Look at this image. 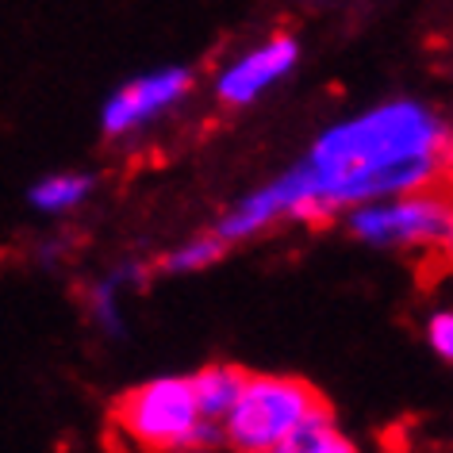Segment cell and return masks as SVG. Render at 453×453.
I'll return each instance as SVG.
<instances>
[{
    "mask_svg": "<svg viewBox=\"0 0 453 453\" xmlns=\"http://www.w3.org/2000/svg\"><path fill=\"white\" fill-rule=\"evenodd\" d=\"M453 127L411 96L380 100L331 123L285 173L226 208L215 223L231 246L277 223H323L361 203L430 188L449 177Z\"/></svg>",
    "mask_w": 453,
    "mask_h": 453,
    "instance_id": "obj_1",
    "label": "cell"
},
{
    "mask_svg": "<svg viewBox=\"0 0 453 453\" xmlns=\"http://www.w3.org/2000/svg\"><path fill=\"white\" fill-rule=\"evenodd\" d=\"M111 423L139 449L157 453H188L226 446L223 423L203 415V407L188 377H154L134 384L111 403Z\"/></svg>",
    "mask_w": 453,
    "mask_h": 453,
    "instance_id": "obj_2",
    "label": "cell"
},
{
    "mask_svg": "<svg viewBox=\"0 0 453 453\" xmlns=\"http://www.w3.org/2000/svg\"><path fill=\"white\" fill-rule=\"evenodd\" d=\"M346 231L377 250H418L453 262V185H430L346 211Z\"/></svg>",
    "mask_w": 453,
    "mask_h": 453,
    "instance_id": "obj_3",
    "label": "cell"
},
{
    "mask_svg": "<svg viewBox=\"0 0 453 453\" xmlns=\"http://www.w3.org/2000/svg\"><path fill=\"white\" fill-rule=\"evenodd\" d=\"M323 407V395L300 377L250 372L239 403L223 418L226 446L242 453H285L296 430Z\"/></svg>",
    "mask_w": 453,
    "mask_h": 453,
    "instance_id": "obj_4",
    "label": "cell"
},
{
    "mask_svg": "<svg viewBox=\"0 0 453 453\" xmlns=\"http://www.w3.org/2000/svg\"><path fill=\"white\" fill-rule=\"evenodd\" d=\"M192 81L196 77L185 65H162V70L131 77L100 108V131H104V139H127V134H139L142 127H150L154 119L173 111L192 93Z\"/></svg>",
    "mask_w": 453,
    "mask_h": 453,
    "instance_id": "obj_5",
    "label": "cell"
},
{
    "mask_svg": "<svg viewBox=\"0 0 453 453\" xmlns=\"http://www.w3.org/2000/svg\"><path fill=\"white\" fill-rule=\"evenodd\" d=\"M296 65H300V39L288 35V31H277L265 42H257V47L226 62L215 73L211 93L226 108H246L254 100H262L269 88H277Z\"/></svg>",
    "mask_w": 453,
    "mask_h": 453,
    "instance_id": "obj_6",
    "label": "cell"
},
{
    "mask_svg": "<svg viewBox=\"0 0 453 453\" xmlns=\"http://www.w3.org/2000/svg\"><path fill=\"white\" fill-rule=\"evenodd\" d=\"M246 377H250V372L239 369V365H203V369L192 372V388H196L203 415L215 418V423H223V418L231 415V407L239 403Z\"/></svg>",
    "mask_w": 453,
    "mask_h": 453,
    "instance_id": "obj_7",
    "label": "cell"
},
{
    "mask_svg": "<svg viewBox=\"0 0 453 453\" xmlns=\"http://www.w3.org/2000/svg\"><path fill=\"white\" fill-rule=\"evenodd\" d=\"M93 185H96L93 173H50L27 188V203L39 215H65L93 196Z\"/></svg>",
    "mask_w": 453,
    "mask_h": 453,
    "instance_id": "obj_8",
    "label": "cell"
},
{
    "mask_svg": "<svg viewBox=\"0 0 453 453\" xmlns=\"http://www.w3.org/2000/svg\"><path fill=\"white\" fill-rule=\"evenodd\" d=\"M226 250H231V242L211 226L208 234H192V239L177 242L173 250H165L162 257H157V269H162V273H173V277L203 273V269H211Z\"/></svg>",
    "mask_w": 453,
    "mask_h": 453,
    "instance_id": "obj_9",
    "label": "cell"
},
{
    "mask_svg": "<svg viewBox=\"0 0 453 453\" xmlns=\"http://www.w3.org/2000/svg\"><path fill=\"white\" fill-rule=\"evenodd\" d=\"M354 449H357V441L334 423L331 407L323 403L319 411L296 430V438L288 441L285 453H354Z\"/></svg>",
    "mask_w": 453,
    "mask_h": 453,
    "instance_id": "obj_10",
    "label": "cell"
},
{
    "mask_svg": "<svg viewBox=\"0 0 453 453\" xmlns=\"http://www.w3.org/2000/svg\"><path fill=\"white\" fill-rule=\"evenodd\" d=\"M131 280H139V269H134V265H119L116 273H108L104 280H96V285L88 288V311H93V319L104 326L108 334H123L119 292L127 288Z\"/></svg>",
    "mask_w": 453,
    "mask_h": 453,
    "instance_id": "obj_11",
    "label": "cell"
},
{
    "mask_svg": "<svg viewBox=\"0 0 453 453\" xmlns=\"http://www.w3.org/2000/svg\"><path fill=\"white\" fill-rule=\"evenodd\" d=\"M423 338L446 365H453V308H441V311L430 315L426 326H423Z\"/></svg>",
    "mask_w": 453,
    "mask_h": 453,
    "instance_id": "obj_12",
    "label": "cell"
},
{
    "mask_svg": "<svg viewBox=\"0 0 453 453\" xmlns=\"http://www.w3.org/2000/svg\"><path fill=\"white\" fill-rule=\"evenodd\" d=\"M446 180H449V185H453V146H449V177H446Z\"/></svg>",
    "mask_w": 453,
    "mask_h": 453,
    "instance_id": "obj_13",
    "label": "cell"
}]
</instances>
